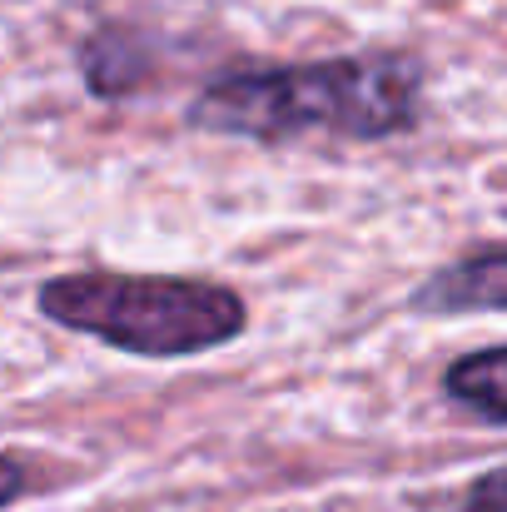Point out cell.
<instances>
[{
    "label": "cell",
    "mask_w": 507,
    "mask_h": 512,
    "mask_svg": "<svg viewBox=\"0 0 507 512\" xmlns=\"http://www.w3.org/2000/svg\"><path fill=\"white\" fill-rule=\"evenodd\" d=\"M423 70L413 55H334L234 70L189 100V125L264 145L289 140H388L418 125Z\"/></svg>",
    "instance_id": "1"
},
{
    "label": "cell",
    "mask_w": 507,
    "mask_h": 512,
    "mask_svg": "<svg viewBox=\"0 0 507 512\" xmlns=\"http://www.w3.org/2000/svg\"><path fill=\"white\" fill-rule=\"evenodd\" d=\"M35 309L135 358H194L234 343L249 324V304L229 284L179 274H55L35 289Z\"/></svg>",
    "instance_id": "2"
},
{
    "label": "cell",
    "mask_w": 507,
    "mask_h": 512,
    "mask_svg": "<svg viewBox=\"0 0 507 512\" xmlns=\"http://www.w3.org/2000/svg\"><path fill=\"white\" fill-rule=\"evenodd\" d=\"M75 60H80V75H85V85H90L100 100L135 95V90L145 85V75H150V55H145V45H140L130 30H120V25L85 35Z\"/></svg>",
    "instance_id": "4"
},
{
    "label": "cell",
    "mask_w": 507,
    "mask_h": 512,
    "mask_svg": "<svg viewBox=\"0 0 507 512\" xmlns=\"http://www.w3.org/2000/svg\"><path fill=\"white\" fill-rule=\"evenodd\" d=\"M443 393L478 413L483 423H507V343L463 353L443 373Z\"/></svg>",
    "instance_id": "5"
},
{
    "label": "cell",
    "mask_w": 507,
    "mask_h": 512,
    "mask_svg": "<svg viewBox=\"0 0 507 512\" xmlns=\"http://www.w3.org/2000/svg\"><path fill=\"white\" fill-rule=\"evenodd\" d=\"M463 512H507V468L473 478V488L463 493Z\"/></svg>",
    "instance_id": "6"
},
{
    "label": "cell",
    "mask_w": 507,
    "mask_h": 512,
    "mask_svg": "<svg viewBox=\"0 0 507 512\" xmlns=\"http://www.w3.org/2000/svg\"><path fill=\"white\" fill-rule=\"evenodd\" d=\"M408 309L428 314V319L507 314V249H478V254H463L448 269L428 274L413 289Z\"/></svg>",
    "instance_id": "3"
}]
</instances>
